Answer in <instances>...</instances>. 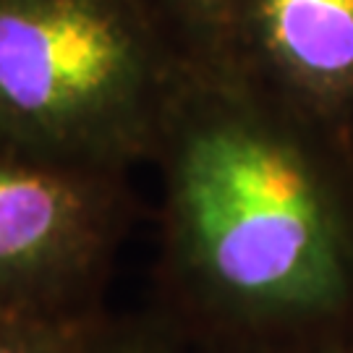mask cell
Instances as JSON below:
<instances>
[{
    "mask_svg": "<svg viewBox=\"0 0 353 353\" xmlns=\"http://www.w3.org/2000/svg\"><path fill=\"white\" fill-rule=\"evenodd\" d=\"M312 128L212 71L178 97L154 165L173 322L296 327L348 293V252Z\"/></svg>",
    "mask_w": 353,
    "mask_h": 353,
    "instance_id": "obj_1",
    "label": "cell"
},
{
    "mask_svg": "<svg viewBox=\"0 0 353 353\" xmlns=\"http://www.w3.org/2000/svg\"><path fill=\"white\" fill-rule=\"evenodd\" d=\"M196 71L160 0H0V150L131 178Z\"/></svg>",
    "mask_w": 353,
    "mask_h": 353,
    "instance_id": "obj_2",
    "label": "cell"
},
{
    "mask_svg": "<svg viewBox=\"0 0 353 353\" xmlns=\"http://www.w3.org/2000/svg\"><path fill=\"white\" fill-rule=\"evenodd\" d=\"M128 181L0 150V312L68 325L108 312L134 214Z\"/></svg>",
    "mask_w": 353,
    "mask_h": 353,
    "instance_id": "obj_3",
    "label": "cell"
},
{
    "mask_svg": "<svg viewBox=\"0 0 353 353\" xmlns=\"http://www.w3.org/2000/svg\"><path fill=\"white\" fill-rule=\"evenodd\" d=\"M212 74L325 137L353 110V0H228Z\"/></svg>",
    "mask_w": 353,
    "mask_h": 353,
    "instance_id": "obj_4",
    "label": "cell"
},
{
    "mask_svg": "<svg viewBox=\"0 0 353 353\" xmlns=\"http://www.w3.org/2000/svg\"><path fill=\"white\" fill-rule=\"evenodd\" d=\"M87 353H186V335L163 309L108 312L94 325Z\"/></svg>",
    "mask_w": 353,
    "mask_h": 353,
    "instance_id": "obj_5",
    "label": "cell"
},
{
    "mask_svg": "<svg viewBox=\"0 0 353 353\" xmlns=\"http://www.w3.org/2000/svg\"><path fill=\"white\" fill-rule=\"evenodd\" d=\"M102 316L68 325L0 312V353H87L94 325Z\"/></svg>",
    "mask_w": 353,
    "mask_h": 353,
    "instance_id": "obj_6",
    "label": "cell"
},
{
    "mask_svg": "<svg viewBox=\"0 0 353 353\" xmlns=\"http://www.w3.org/2000/svg\"><path fill=\"white\" fill-rule=\"evenodd\" d=\"M168 19L173 21L194 63L212 71L220 50L228 0H160Z\"/></svg>",
    "mask_w": 353,
    "mask_h": 353,
    "instance_id": "obj_7",
    "label": "cell"
}]
</instances>
